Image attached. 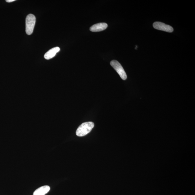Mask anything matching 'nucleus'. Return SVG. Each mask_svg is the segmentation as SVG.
Listing matches in <instances>:
<instances>
[{"instance_id": "nucleus-1", "label": "nucleus", "mask_w": 195, "mask_h": 195, "mask_svg": "<svg viewBox=\"0 0 195 195\" xmlns=\"http://www.w3.org/2000/svg\"><path fill=\"white\" fill-rule=\"evenodd\" d=\"M94 123L92 122H87L81 124L77 129L76 131L77 136L82 137L87 135L92 131L94 127Z\"/></svg>"}, {"instance_id": "nucleus-2", "label": "nucleus", "mask_w": 195, "mask_h": 195, "mask_svg": "<svg viewBox=\"0 0 195 195\" xmlns=\"http://www.w3.org/2000/svg\"><path fill=\"white\" fill-rule=\"evenodd\" d=\"M36 22L35 16L32 14L28 15L26 18V32L30 35L33 32Z\"/></svg>"}, {"instance_id": "nucleus-3", "label": "nucleus", "mask_w": 195, "mask_h": 195, "mask_svg": "<svg viewBox=\"0 0 195 195\" xmlns=\"http://www.w3.org/2000/svg\"><path fill=\"white\" fill-rule=\"evenodd\" d=\"M110 64L117 72L122 80H125L127 78V75L122 65L118 62L113 60L111 62Z\"/></svg>"}, {"instance_id": "nucleus-4", "label": "nucleus", "mask_w": 195, "mask_h": 195, "mask_svg": "<svg viewBox=\"0 0 195 195\" xmlns=\"http://www.w3.org/2000/svg\"><path fill=\"white\" fill-rule=\"evenodd\" d=\"M153 26L155 29L166 32L171 33L173 31V29L171 26L160 22H155L153 24Z\"/></svg>"}, {"instance_id": "nucleus-5", "label": "nucleus", "mask_w": 195, "mask_h": 195, "mask_svg": "<svg viewBox=\"0 0 195 195\" xmlns=\"http://www.w3.org/2000/svg\"><path fill=\"white\" fill-rule=\"evenodd\" d=\"M108 25L106 23H99L92 26L90 28L91 31L93 32H98L105 30L107 28Z\"/></svg>"}, {"instance_id": "nucleus-6", "label": "nucleus", "mask_w": 195, "mask_h": 195, "mask_svg": "<svg viewBox=\"0 0 195 195\" xmlns=\"http://www.w3.org/2000/svg\"><path fill=\"white\" fill-rule=\"evenodd\" d=\"M60 50V48L58 47L53 48L45 54L44 58L47 60L50 59L55 57L57 53L59 52Z\"/></svg>"}, {"instance_id": "nucleus-7", "label": "nucleus", "mask_w": 195, "mask_h": 195, "mask_svg": "<svg viewBox=\"0 0 195 195\" xmlns=\"http://www.w3.org/2000/svg\"><path fill=\"white\" fill-rule=\"evenodd\" d=\"M50 189L49 186H43L36 189L33 193V195H45L49 192Z\"/></svg>"}, {"instance_id": "nucleus-8", "label": "nucleus", "mask_w": 195, "mask_h": 195, "mask_svg": "<svg viewBox=\"0 0 195 195\" xmlns=\"http://www.w3.org/2000/svg\"><path fill=\"white\" fill-rule=\"evenodd\" d=\"M15 1V0H7V1H6L8 3L13 2V1Z\"/></svg>"}]
</instances>
